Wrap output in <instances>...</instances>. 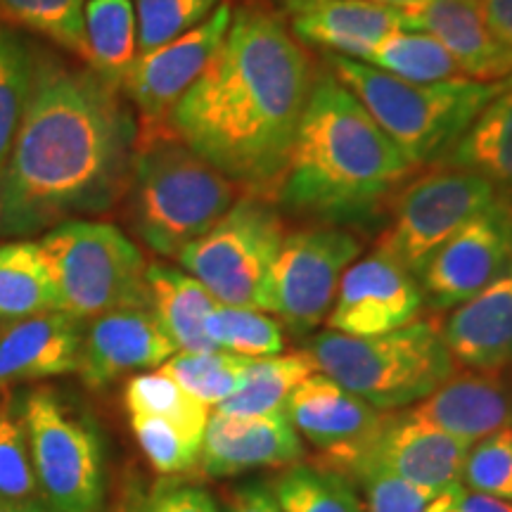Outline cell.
<instances>
[{
	"instance_id": "1",
	"label": "cell",
	"mask_w": 512,
	"mask_h": 512,
	"mask_svg": "<svg viewBox=\"0 0 512 512\" xmlns=\"http://www.w3.org/2000/svg\"><path fill=\"white\" fill-rule=\"evenodd\" d=\"M138 126L91 69L34 53V76L0 178V238L27 240L102 214L128 190Z\"/></svg>"
},
{
	"instance_id": "2",
	"label": "cell",
	"mask_w": 512,
	"mask_h": 512,
	"mask_svg": "<svg viewBox=\"0 0 512 512\" xmlns=\"http://www.w3.org/2000/svg\"><path fill=\"white\" fill-rule=\"evenodd\" d=\"M313 81L309 53L278 17L233 10L219 53L176 102L166 126L233 183L275 197Z\"/></svg>"
},
{
	"instance_id": "3",
	"label": "cell",
	"mask_w": 512,
	"mask_h": 512,
	"mask_svg": "<svg viewBox=\"0 0 512 512\" xmlns=\"http://www.w3.org/2000/svg\"><path fill=\"white\" fill-rule=\"evenodd\" d=\"M415 166L332 72L313 81L278 202L328 223L361 221Z\"/></svg>"
},
{
	"instance_id": "4",
	"label": "cell",
	"mask_w": 512,
	"mask_h": 512,
	"mask_svg": "<svg viewBox=\"0 0 512 512\" xmlns=\"http://www.w3.org/2000/svg\"><path fill=\"white\" fill-rule=\"evenodd\" d=\"M133 230L147 249L178 259L238 200V183L181 143L171 128L138 133L128 178Z\"/></svg>"
},
{
	"instance_id": "5",
	"label": "cell",
	"mask_w": 512,
	"mask_h": 512,
	"mask_svg": "<svg viewBox=\"0 0 512 512\" xmlns=\"http://www.w3.org/2000/svg\"><path fill=\"white\" fill-rule=\"evenodd\" d=\"M328 64L413 166L439 162L498 95V83L465 76L413 83L351 57L328 55Z\"/></svg>"
},
{
	"instance_id": "6",
	"label": "cell",
	"mask_w": 512,
	"mask_h": 512,
	"mask_svg": "<svg viewBox=\"0 0 512 512\" xmlns=\"http://www.w3.org/2000/svg\"><path fill=\"white\" fill-rule=\"evenodd\" d=\"M304 351L318 373L384 413L415 406L456 373L441 330L422 320L377 337L325 330Z\"/></svg>"
},
{
	"instance_id": "7",
	"label": "cell",
	"mask_w": 512,
	"mask_h": 512,
	"mask_svg": "<svg viewBox=\"0 0 512 512\" xmlns=\"http://www.w3.org/2000/svg\"><path fill=\"white\" fill-rule=\"evenodd\" d=\"M41 503L50 512H102L105 446L95 420L53 387L17 394Z\"/></svg>"
},
{
	"instance_id": "8",
	"label": "cell",
	"mask_w": 512,
	"mask_h": 512,
	"mask_svg": "<svg viewBox=\"0 0 512 512\" xmlns=\"http://www.w3.org/2000/svg\"><path fill=\"white\" fill-rule=\"evenodd\" d=\"M53 275L60 311L88 320L147 304V261L140 247L105 221L69 219L38 240Z\"/></svg>"
},
{
	"instance_id": "9",
	"label": "cell",
	"mask_w": 512,
	"mask_h": 512,
	"mask_svg": "<svg viewBox=\"0 0 512 512\" xmlns=\"http://www.w3.org/2000/svg\"><path fill=\"white\" fill-rule=\"evenodd\" d=\"M285 235L271 197L247 192L178 254V264L219 304L264 311L268 275Z\"/></svg>"
},
{
	"instance_id": "10",
	"label": "cell",
	"mask_w": 512,
	"mask_h": 512,
	"mask_svg": "<svg viewBox=\"0 0 512 512\" xmlns=\"http://www.w3.org/2000/svg\"><path fill=\"white\" fill-rule=\"evenodd\" d=\"M501 195L484 176L439 164L396 195L392 221L377 249L418 280L427 259Z\"/></svg>"
},
{
	"instance_id": "11",
	"label": "cell",
	"mask_w": 512,
	"mask_h": 512,
	"mask_svg": "<svg viewBox=\"0 0 512 512\" xmlns=\"http://www.w3.org/2000/svg\"><path fill=\"white\" fill-rule=\"evenodd\" d=\"M361 254L349 230L325 226L287 233L266 285L264 311L294 337H306L328 320L339 283Z\"/></svg>"
},
{
	"instance_id": "12",
	"label": "cell",
	"mask_w": 512,
	"mask_h": 512,
	"mask_svg": "<svg viewBox=\"0 0 512 512\" xmlns=\"http://www.w3.org/2000/svg\"><path fill=\"white\" fill-rule=\"evenodd\" d=\"M512 264V202L508 195L453 233L418 273L425 306L448 311L489 287Z\"/></svg>"
},
{
	"instance_id": "13",
	"label": "cell",
	"mask_w": 512,
	"mask_h": 512,
	"mask_svg": "<svg viewBox=\"0 0 512 512\" xmlns=\"http://www.w3.org/2000/svg\"><path fill=\"white\" fill-rule=\"evenodd\" d=\"M285 415L299 437L320 453L318 465L347 479L392 418L318 370L297 384Z\"/></svg>"
},
{
	"instance_id": "14",
	"label": "cell",
	"mask_w": 512,
	"mask_h": 512,
	"mask_svg": "<svg viewBox=\"0 0 512 512\" xmlns=\"http://www.w3.org/2000/svg\"><path fill=\"white\" fill-rule=\"evenodd\" d=\"M230 22H233V5L226 0L214 10V15L190 29L188 34L178 36L150 53L138 55L124 86H121L140 117L143 131L138 133H157L169 128L166 121H169L171 110L219 53Z\"/></svg>"
},
{
	"instance_id": "15",
	"label": "cell",
	"mask_w": 512,
	"mask_h": 512,
	"mask_svg": "<svg viewBox=\"0 0 512 512\" xmlns=\"http://www.w3.org/2000/svg\"><path fill=\"white\" fill-rule=\"evenodd\" d=\"M422 309L425 299L415 275L375 249L342 275L328 328L351 337L387 335L415 323Z\"/></svg>"
},
{
	"instance_id": "16",
	"label": "cell",
	"mask_w": 512,
	"mask_h": 512,
	"mask_svg": "<svg viewBox=\"0 0 512 512\" xmlns=\"http://www.w3.org/2000/svg\"><path fill=\"white\" fill-rule=\"evenodd\" d=\"M176 351L150 306H128L88 320L76 373L86 387L105 389L124 375L164 366Z\"/></svg>"
},
{
	"instance_id": "17",
	"label": "cell",
	"mask_w": 512,
	"mask_h": 512,
	"mask_svg": "<svg viewBox=\"0 0 512 512\" xmlns=\"http://www.w3.org/2000/svg\"><path fill=\"white\" fill-rule=\"evenodd\" d=\"M304 458V444L285 413H211L202 437L200 465L211 477H233L264 467H290Z\"/></svg>"
},
{
	"instance_id": "18",
	"label": "cell",
	"mask_w": 512,
	"mask_h": 512,
	"mask_svg": "<svg viewBox=\"0 0 512 512\" xmlns=\"http://www.w3.org/2000/svg\"><path fill=\"white\" fill-rule=\"evenodd\" d=\"M403 29L437 38L465 79L498 83L512 74V53L491 36L484 0H425L401 8Z\"/></svg>"
},
{
	"instance_id": "19",
	"label": "cell",
	"mask_w": 512,
	"mask_h": 512,
	"mask_svg": "<svg viewBox=\"0 0 512 512\" xmlns=\"http://www.w3.org/2000/svg\"><path fill=\"white\" fill-rule=\"evenodd\" d=\"M294 36L325 55L366 62L377 43L403 29L399 8L368 0H278Z\"/></svg>"
},
{
	"instance_id": "20",
	"label": "cell",
	"mask_w": 512,
	"mask_h": 512,
	"mask_svg": "<svg viewBox=\"0 0 512 512\" xmlns=\"http://www.w3.org/2000/svg\"><path fill=\"white\" fill-rule=\"evenodd\" d=\"M83 328L86 323L64 311L5 323L0 328V392L12 384L76 373Z\"/></svg>"
},
{
	"instance_id": "21",
	"label": "cell",
	"mask_w": 512,
	"mask_h": 512,
	"mask_svg": "<svg viewBox=\"0 0 512 512\" xmlns=\"http://www.w3.org/2000/svg\"><path fill=\"white\" fill-rule=\"evenodd\" d=\"M406 415L475 444L512 427V387L498 373H453Z\"/></svg>"
},
{
	"instance_id": "22",
	"label": "cell",
	"mask_w": 512,
	"mask_h": 512,
	"mask_svg": "<svg viewBox=\"0 0 512 512\" xmlns=\"http://www.w3.org/2000/svg\"><path fill=\"white\" fill-rule=\"evenodd\" d=\"M453 361L477 373L512 366V264L482 292L453 309L441 330Z\"/></svg>"
},
{
	"instance_id": "23",
	"label": "cell",
	"mask_w": 512,
	"mask_h": 512,
	"mask_svg": "<svg viewBox=\"0 0 512 512\" xmlns=\"http://www.w3.org/2000/svg\"><path fill=\"white\" fill-rule=\"evenodd\" d=\"M470 441L448 434L411 415H392L375 444L389 470L432 498L460 482Z\"/></svg>"
},
{
	"instance_id": "24",
	"label": "cell",
	"mask_w": 512,
	"mask_h": 512,
	"mask_svg": "<svg viewBox=\"0 0 512 512\" xmlns=\"http://www.w3.org/2000/svg\"><path fill=\"white\" fill-rule=\"evenodd\" d=\"M147 304L178 351H214L207 335L209 313L219 306L200 280L183 268L147 264Z\"/></svg>"
},
{
	"instance_id": "25",
	"label": "cell",
	"mask_w": 512,
	"mask_h": 512,
	"mask_svg": "<svg viewBox=\"0 0 512 512\" xmlns=\"http://www.w3.org/2000/svg\"><path fill=\"white\" fill-rule=\"evenodd\" d=\"M439 164L472 171L498 190L512 192V88H498L496 98L479 112Z\"/></svg>"
},
{
	"instance_id": "26",
	"label": "cell",
	"mask_w": 512,
	"mask_h": 512,
	"mask_svg": "<svg viewBox=\"0 0 512 512\" xmlns=\"http://www.w3.org/2000/svg\"><path fill=\"white\" fill-rule=\"evenodd\" d=\"M140 55L133 0H86L88 69L114 91H121Z\"/></svg>"
},
{
	"instance_id": "27",
	"label": "cell",
	"mask_w": 512,
	"mask_h": 512,
	"mask_svg": "<svg viewBox=\"0 0 512 512\" xmlns=\"http://www.w3.org/2000/svg\"><path fill=\"white\" fill-rule=\"evenodd\" d=\"M60 311V299L38 240L0 245V323Z\"/></svg>"
},
{
	"instance_id": "28",
	"label": "cell",
	"mask_w": 512,
	"mask_h": 512,
	"mask_svg": "<svg viewBox=\"0 0 512 512\" xmlns=\"http://www.w3.org/2000/svg\"><path fill=\"white\" fill-rule=\"evenodd\" d=\"M316 373L306 351L249 358L240 389L214 408L216 413L252 418V415L285 413L287 399L306 377Z\"/></svg>"
},
{
	"instance_id": "29",
	"label": "cell",
	"mask_w": 512,
	"mask_h": 512,
	"mask_svg": "<svg viewBox=\"0 0 512 512\" xmlns=\"http://www.w3.org/2000/svg\"><path fill=\"white\" fill-rule=\"evenodd\" d=\"M124 403L128 413L155 415V418L171 422L192 444L202 446L211 408L185 392L162 366L133 375L126 382Z\"/></svg>"
},
{
	"instance_id": "30",
	"label": "cell",
	"mask_w": 512,
	"mask_h": 512,
	"mask_svg": "<svg viewBox=\"0 0 512 512\" xmlns=\"http://www.w3.org/2000/svg\"><path fill=\"white\" fill-rule=\"evenodd\" d=\"M366 62L396 79L413 83H434L463 76L451 53L425 31H392L370 50Z\"/></svg>"
},
{
	"instance_id": "31",
	"label": "cell",
	"mask_w": 512,
	"mask_h": 512,
	"mask_svg": "<svg viewBox=\"0 0 512 512\" xmlns=\"http://www.w3.org/2000/svg\"><path fill=\"white\" fill-rule=\"evenodd\" d=\"M271 491L283 512H366L349 479L318 463L290 465Z\"/></svg>"
},
{
	"instance_id": "32",
	"label": "cell",
	"mask_w": 512,
	"mask_h": 512,
	"mask_svg": "<svg viewBox=\"0 0 512 512\" xmlns=\"http://www.w3.org/2000/svg\"><path fill=\"white\" fill-rule=\"evenodd\" d=\"M34 76V50L17 31L0 27V178L10 162Z\"/></svg>"
},
{
	"instance_id": "33",
	"label": "cell",
	"mask_w": 512,
	"mask_h": 512,
	"mask_svg": "<svg viewBox=\"0 0 512 512\" xmlns=\"http://www.w3.org/2000/svg\"><path fill=\"white\" fill-rule=\"evenodd\" d=\"M247 363V356L230 354L223 349L176 351L162 368L185 392L207 403L209 408H216L238 392Z\"/></svg>"
},
{
	"instance_id": "34",
	"label": "cell",
	"mask_w": 512,
	"mask_h": 512,
	"mask_svg": "<svg viewBox=\"0 0 512 512\" xmlns=\"http://www.w3.org/2000/svg\"><path fill=\"white\" fill-rule=\"evenodd\" d=\"M207 335L216 349L247 358L283 354L285 328L268 311L219 304L207 318Z\"/></svg>"
},
{
	"instance_id": "35",
	"label": "cell",
	"mask_w": 512,
	"mask_h": 512,
	"mask_svg": "<svg viewBox=\"0 0 512 512\" xmlns=\"http://www.w3.org/2000/svg\"><path fill=\"white\" fill-rule=\"evenodd\" d=\"M0 12L69 53L86 55V0H0Z\"/></svg>"
},
{
	"instance_id": "36",
	"label": "cell",
	"mask_w": 512,
	"mask_h": 512,
	"mask_svg": "<svg viewBox=\"0 0 512 512\" xmlns=\"http://www.w3.org/2000/svg\"><path fill=\"white\" fill-rule=\"evenodd\" d=\"M221 3L226 0H133L140 55L188 34L214 15Z\"/></svg>"
},
{
	"instance_id": "37",
	"label": "cell",
	"mask_w": 512,
	"mask_h": 512,
	"mask_svg": "<svg viewBox=\"0 0 512 512\" xmlns=\"http://www.w3.org/2000/svg\"><path fill=\"white\" fill-rule=\"evenodd\" d=\"M0 498L41 503L27 437L19 420L17 396L12 394L0 399Z\"/></svg>"
},
{
	"instance_id": "38",
	"label": "cell",
	"mask_w": 512,
	"mask_h": 512,
	"mask_svg": "<svg viewBox=\"0 0 512 512\" xmlns=\"http://www.w3.org/2000/svg\"><path fill=\"white\" fill-rule=\"evenodd\" d=\"M351 479H356L366 494V512H427L430 508L432 496L389 470L375 453V446L358 460Z\"/></svg>"
},
{
	"instance_id": "39",
	"label": "cell",
	"mask_w": 512,
	"mask_h": 512,
	"mask_svg": "<svg viewBox=\"0 0 512 512\" xmlns=\"http://www.w3.org/2000/svg\"><path fill=\"white\" fill-rule=\"evenodd\" d=\"M128 420L147 463L162 475H181L200 463L202 446L192 444L171 422L145 413H128Z\"/></svg>"
},
{
	"instance_id": "40",
	"label": "cell",
	"mask_w": 512,
	"mask_h": 512,
	"mask_svg": "<svg viewBox=\"0 0 512 512\" xmlns=\"http://www.w3.org/2000/svg\"><path fill=\"white\" fill-rule=\"evenodd\" d=\"M460 479L465 489L512 501V427L475 441Z\"/></svg>"
},
{
	"instance_id": "41",
	"label": "cell",
	"mask_w": 512,
	"mask_h": 512,
	"mask_svg": "<svg viewBox=\"0 0 512 512\" xmlns=\"http://www.w3.org/2000/svg\"><path fill=\"white\" fill-rule=\"evenodd\" d=\"M140 512H221L207 489L195 484H162Z\"/></svg>"
},
{
	"instance_id": "42",
	"label": "cell",
	"mask_w": 512,
	"mask_h": 512,
	"mask_svg": "<svg viewBox=\"0 0 512 512\" xmlns=\"http://www.w3.org/2000/svg\"><path fill=\"white\" fill-rule=\"evenodd\" d=\"M223 512H283L278 501H275L271 486L252 482L240 486L238 491H233L230 501Z\"/></svg>"
},
{
	"instance_id": "43",
	"label": "cell",
	"mask_w": 512,
	"mask_h": 512,
	"mask_svg": "<svg viewBox=\"0 0 512 512\" xmlns=\"http://www.w3.org/2000/svg\"><path fill=\"white\" fill-rule=\"evenodd\" d=\"M484 17L491 36L512 53V0H484Z\"/></svg>"
},
{
	"instance_id": "44",
	"label": "cell",
	"mask_w": 512,
	"mask_h": 512,
	"mask_svg": "<svg viewBox=\"0 0 512 512\" xmlns=\"http://www.w3.org/2000/svg\"><path fill=\"white\" fill-rule=\"evenodd\" d=\"M458 505L463 512H512V501H505V498L477 494V491L465 489L460 491Z\"/></svg>"
},
{
	"instance_id": "45",
	"label": "cell",
	"mask_w": 512,
	"mask_h": 512,
	"mask_svg": "<svg viewBox=\"0 0 512 512\" xmlns=\"http://www.w3.org/2000/svg\"><path fill=\"white\" fill-rule=\"evenodd\" d=\"M460 491H463V484H451L448 489L441 491L430 501V508L427 512H463L458 505V498H460Z\"/></svg>"
},
{
	"instance_id": "46",
	"label": "cell",
	"mask_w": 512,
	"mask_h": 512,
	"mask_svg": "<svg viewBox=\"0 0 512 512\" xmlns=\"http://www.w3.org/2000/svg\"><path fill=\"white\" fill-rule=\"evenodd\" d=\"M0 512H50L38 501H15V498H0Z\"/></svg>"
},
{
	"instance_id": "47",
	"label": "cell",
	"mask_w": 512,
	"mask_h": 512,
	"mask_svg": "<svg viewBox=\"0 0 512 512\" xmlns=\"http://www.w3.org/2000/svg\"><path fill=\"white\" fill-rule=\"evenodd\" d=\"M368 3H377V5H389V8H411V5L425 3V0H368Z\"/></svg>"
},
{
	"instance_id": "48",
	"label": "cell",
	"mask_w": 512,
	"mask_h": 512,
	"mask_svg": "<svg viewBox=\"0 0 512 512\" xmlns=\"http://www.w3.org/2000/svg\"><path fill=\"white\" fill-rule=\"evenodd\" d=\"M498 88H512V74L505 76L503 81H498Z\"/></svg>"
}]
</instances>
